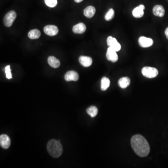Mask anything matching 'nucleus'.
I'll list each match as a JSON object with an SVG mask.
<instances>
[{"instance_id": "5701e85b", "label": "nucleus", "mask_w": 168, "mask_h": 168, "mask_svg": "<svg viewBox=\"0 0 168 168\" xmlns=\"http://www.w3.org/2000/svg\"><path fill=\"white\" fill-rule=\"evenodd\" d=\"M5 74H6V78L8 79H12V76L11 74L10 66H7L5 68Z\"/></svg>"}, {"instance_id": "4be33fe9", "label": "nucleus", "mask_w": 168, "mask_h": 168, "mask_svg": "<svg viewBox=\"0 0 168 168\" xmlns=\"http://www.w3.org/2000/svg\"><path fill=\"white\" fill-rule=\"evenodd\" d=\"M44 2L47 6L50 8H54L57 5V0H44Z\"/></svg>"}, {"instance_id": "423d86ee", "label": "nucleus", "mask_w": 168, "mask_h": 168, "mask_svg": "<svg viewBox=\"0 0 168 168\" xmlns=\"http://www.w3.org/2000/svg\"><path fill=\"white\" fill-rule=\"evenodd\" d=\"M138 43L140 46L142 47L148 48L153 45V40L151 38L141 36L139 38Z\"/></svg>"}, {"instance_id": "6e6552de", "label": "nucleus", "mask_w": 168, "mask_h": 168, "mask_svg": "<svg viewBox=\"0 0 168 168\" xmlns=\"http://www.w3.org/2000/svg\"><path fill=\"white\" fill-rule=\"evenodd\" d=\"M79 79V75L77 72L74 70H70L67 72L64 76V80L67 81H77Z\"/></svg>"}, {"instance_id": "7ed1b4c3", "label": "nucleus", "mask_w": 168, "mask_h": 168, "mask_svg": "<svg viewBox=\"0 0 168 168\" xmlns=\"http://www.w3.org/2000/svg\"><path fill=\"white\" fill-rule=\"evenodd\" d=\"M142 73L145 77L152 79L156 77L158 74V71L155 68L151 67H145L142 70Z\"/></svg>"}, {"instance_id": "9d476101", "label": "nucleus", "mask_w": 168, "mask_h": 168, "mask_svg": "<svg viewBox=\"0 0 168 168\" xmlns=\"http://www.w3.org/2000/svg\"><path fill=\"white\" fill-rule=\"evenodd\" d=\"M145 6L142 4L139 5L137 7L135 8L132 11L133 16L135 18H141L144 15V10Z\"/></svg>"}, {"instance_id": "393cba45", "label": "nucleus", "mask_w": 168, "mask_h": 168, "mask_svg": "<svg viewBox=\"0 0 168 168\" xmlns=\"http://www.w3.org/2000/svg\"><path fill=\"white\" fill-rule=\"evenodd\" d=\"M83 0H74V1L77 3H80V2H82Z\"/></svg>"}, {"instance_id": "a211bd4d", "label": "nucleus", "mask_w": 168, "mask_h": 168, "mask_svg": "<svg viewBox=\"0 0 168 168\" xmlns=\"http://www.w3.org/2000/svg\"><path fill=\"white\" fill-rule=\"evenodd\" d=\"M41 32L38 29H35L30 30L28 33V36L31 39H36L40 36Z\"/></svg>"}, {"instance_id": "6ab92c4d", "label": "nucleus", "mask_w": 168, "mask_h": 168, "mask_svg": "<svg viewBox=\"0 0 168 168\" xmlns=\"http://www.w3.org/2000/svg\"><path fill=\"white\" fill-rule=\"evenodd\" d=\"M87 112L91 117L93 118V117H95L98 114V109L94 106H91L87 109Z\"/></svg>"}, {"instance_id": "39448f33", "label": "nucleus", "mask_w": 168, "mask_h": 168, "mask_svg": "<svg viewBox=\"0 0 168 168\" xmlns=\"http://www.w3.org/2000/svg\"><path fill=\"white\" fill-rule=\"evenodd\" d=\"M106 57L108 60L113 63L117 62L118 60V56L116 51H115L110 47H109L107 50Z\"/></svg>"}, {"instance_id": "aec40b11", "label": "nucleus", "mask_w": 168, "mask_h": 168, "mask_svg": "<svg viewBox=\"0 0 168 168\" xmlns=\"http://www.w3.org/2000/svg\"><path fill=\"white\" fill-rule=\"evenodd\" d=\"M115 16V11L113 9H109L105 16V19L107 21H110L114 18Z\"/></svg>"}, {"instance_id": "2eb2a0df", "label": "nucleus", "mask_w": 168, "mask_h": 168, "mask_svg": "<svg viewBox=\"0 0 168 168\" xmlns=\"http://www.w3.org/2000/svg\"><path fill=\"white\" fill-rule=\"evenodd\" d=\"M96 9L94 6H88L84 10V14L85 16L88 18L93 17L95 14Z\"/></svg>"}, {"instance_id": "1a4fd4ad", "label": "nucleus", "mask_w": 168, "mask_h": 168, "mask_svg": "<svg viewBox=\"0 0 168 168\" xmlns=\"http://www.w3.org/2000/svg\"><path fill=\"white\" fill-rule=\"evenodd\" d=\"M0 145L4 149H7L10 147V139L7 135L3 134L0 136Z\"/></svg>"}, {"instance_id": "20e7f679", "label": "nucleus", "mask_w": 168, "mask_h": 168, "mask_svg": "<svg viewBox=\"0 0 168 168\" xmlns=\"http://www.w3.org/2000/svg\"><path fill=\"white\" fill-rule=\"evenodd\" d=\"M16 17V14L14 11H10L5 15L3 22L5 26L9 27L13 23Z\"/></svg>"}, {"instance_id": "b1692460", "label": "nucleus", "mask_w": 168, "mask_h": 168, "mask_svg": "<svg viewBox=\"0 0 168 168\" xmlns=\"http://www.w3.org/2000/svg\"><path fill=\"white\" fill-rule=\"evenodd\" d=\"M165 34L166 37H167V39H168V27H167L166 28V30H165Z\"/></svg>"}, {"instance_id": "f257e3e1", "label": "nucleus", "mask_w": 168, "mask_h": 168, "mask_svg": "<svg viewBox=\"0 0 168 168\" xmlns=\"http://www.w3.org/2000/svg\"><path fill=\"white\" fill-rule=\"evenodd\" d=\"M132 149L140 157H146L150 152V147L147 140L140 135H135L131 138Z\"/></svg>"}, {"instance_id": "f03ea898", "label": "nucleus", "mask_w": 168, "mask_h": 168, "mask_svg": "<svg viewBox=\"0 0 168 168\" xmlns=\"http://www.w3.org/2000/svg\"><path fill=\"white\" fill-rule=\"evenodd\" d=\"M47 149L51 156L54 158L60 157L63 153V148L60 141L54 139L50 140L47 145Z\"/></svg>"}, {"instance_id": "4468645a", "label": "nucleus", "mask_w": 168, "mask_h": 168, "mask_svg": "<svg viewBox=\"0 0 168 168\" xmlns=\"http://www.w3.org/2000/svg\"><path fill=\"white\" fill-rule=\"evenodd\" d=\"M48 63L50 66L53 68H57L59 67L60 65V61L53 56H50L48 57Z\"/></svg>"}, {"instance_id": "dca6fc26", "label": "nucleus", "mask_w": 168, "mask_h": 168, "mask_svg": "<svg viewBox=\"0 0 168 168\" xmlns=\"http://www.w3.org/2000/svg\"><path fill=\"white\" fill-rule=\"evenodd\" d=\"M130 80L129 77H123L118 81V85L122 88H126L130 85Z\"/></svg>"}, {"instance_id": "f3484780", "label": "nucleus", "mask_w": 168, "mask_h": 168, "mask_svg": "<svg viewBox=\"0 0 168 168\" xmlns=\"http://www.w3.org/2000/svg\"><path fill=\"white\" fill-rule=\"evenodd\" d=\"M110 81L109 79L107 77H103L101 81V89L102 91H106L109 87Z\"/></svg>"}, {"instance_id": "9b49d317", "label": "nucleus", "mask_w": 168, "mask_h": 168, "mask_svg": "<svg viewBox=\"0 0 168 168\" xmlns=\"http://www.w3.org/2000/svg\"><path fill=\"white\" fill-rule=\"evenodd\" d=\"M79 62L83 67H88L91 66L93 63V60L92 58L89 57L81 56L79 59Z\"/></svg>"}, {"instance_id": "ddd939ff", "label": "nucleus", "mask_w": 168, "mask_h": 168, "mask_svg": "<svg viewBox=\"0 0 168 168\" xmlns=\"http://www.w3.org/2000/svg\"><path fill=\"white\" fill-rule=\"evenodd\" d=\"M86 30V26L83 23H79L73 27V32L75 34H83Z\"/></svg>"}, {"instance_id": "f8f14e48", "label": "nucleus", "mask_w": 168, "mask_h": 168, "mask_svg": "<svg viewBox=\"0 0 168 168\" xmlns=\"http://www.w3.org/2000/svg\"><path fill=\"white\" fill-rule=\"evenodd\" d=\"M153 13L156 16L163 17L165 14V10L162 5H156L153 8Z\"/></svg>"}, {"instance_id": "412c9836", "label": "nucleus", "mask_w": 168, "mask_h": 168, "mask_svg": "<svg viewBox=\"0 0 168 168\" xmlns=\"http://www.w3.org/2000/svg\"><path fill=\"white\" fill-rule=\"evenodd\" d=\"M107 44L109 47H112L115 45V44L117 43V40L115 38L112 37V36H110L108 37L107 38Z\"/></svg>"}, {"instance_id": "0eeeda50", "label": "nucleus", "mask_w": 168, "mask_h": 168, "mask_svg": "<svg viewBox=\"0 0 168 168\" xmlns=\"http://www.w3.org/2000/svg\"><path fill=\"white\" fill-rule=\"evenodd\" d=\"M44 32L49 36H54L56 35L59 32V29L55 25H47L44 28Z\"/></svg>"}]
</instances>
